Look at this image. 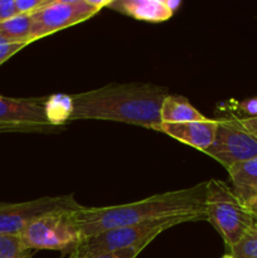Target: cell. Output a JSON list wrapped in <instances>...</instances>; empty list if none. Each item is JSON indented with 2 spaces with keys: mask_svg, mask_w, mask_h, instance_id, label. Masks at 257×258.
<instances>
[{
  "mask_svg": "<svg viewBox=\"0 0 257 258\" xmlns=\"http://www.w3.org/2000/svg\"><path fill=\"white\" fill-rule=\"evenodd\" d=\"M198 221L201 219L197 217H178V218L166 219V221L108 229V231L83 238L78 243V246L67 254V257L86 258L112 253V252L134 248V247H146L155 237L165 232L166 229L185 223V222Z\"/></svg>",
  "mask_w": 257,
  "mask_h": 258,
  "instance_id": "277c9868",
  "label": "cell"
},
{
  "mask_svg": "<svg viewBox=\"0 0 257 258\" xmlns=\"http://www.w3.org/2000/svg\"><path fill=\"white\" fill-rule=\"evenodd\" d=\"M24 47H27V44H23V43H12L9 40L4 39L3 37H0V66L7 62L14 54H17L18 52H20Z\"/></svg>",
  "mask_w": 257,
  "mask_h": 258,
  "instance_id": "ac0fdd59",
  "label": "cell"
},
{
  "mask_svg": "<svg viewBox=\"0 0 257 258\" xmlns=\"http://www.w3.org/2000/svg\"><path fill=\"white\" fill-rule=\"evenodd\" d=\"M239 110L248 116L247 118L257 117V97L242 101V102L239 103Z\"/></svg>",
  "mask_w": 257,
  "mask_h": 258,
  "instance_id": "7402d4cb",
  "label": "cell"
},
{
  "mask_svg": "<svg viewBox=\"0 0 257 258\" xmlns=\"http://www.w3.org/2000/svg\"><path fill=\"white\" fill-rule=\"evenodd\" d=\"M76 211L57 209L35 219L20 234L23 244L32 251L53 249L62 251L63 256H67L83 239Z\"/></svg>",
  "mask_w": 257,
  "mask_h": 258,
  "instance_id": "5b68a950",
  "label": "cell"
},
{
  "mask_svg": "<svg viewBox=\"0 0 257 258\" xmlns=\"http://www.w3.org/2000/svg\"><path fill=\"white\" fill-rule=\"evenodd\" d=\"M228 170L233 165L257 156V138L238 118L218 120L213 144L206 151Z\"/></svg>",
  "mask_w": 257,
  "mask_h": 258,
  "instance_id": "ba28073f",
  "label": "cell"
},
{
  "mask_svg": "<svg viewBox=\"0 0 257 258\" xmlns=\"http://www.w3.org/2000/svg\"><path fill=\"white\" fill-rule=\"evenodd\" d=\"M247 207H248L249 211H251L252 213H253L254 218H256V221H257V198L252 199V201L249 202V203H247Z\"/></svg>",
  "mask_w": 257,
  "mask_h": 258,
  "instance_id": "cb8c5ba5",
  "label": "cell"
},
{
  "mask_svg": "<svg viewBox=\"0 0 257 258\" xmlns=\"http://www.w3.org/2000/svg\"><path fill=\"white\" fill-rule=\"evenodd\" d=\"M229 251L234 258H257V222Z\"/></svg>",
  "mask_w": 257,
  "mask_h": 258,
  "instance_id": "2e32d148",
  "label": "cell"
},
{
  "mask_svg": "<svg viewBox=\"0 0 257 258\" xmlns=\"http://www.w3.org/2000/svg\"><path fill=\"white\" fill-rule=\"evenodd\" d=\"M242 123H243L244 127L257 138V117H252V118H243L241 120Z\"/></svg>",
  "mask_w": 257,
  "mask_h": 258,
  "instance_id": "603a6c76",
  "label": "cell"
},
{
  "mask_svg": "<svg viewBox=\"0 0 257 258\" xmlns=\"http://www.w3.org/2000/svg\"><path fill=\"white\" fill-rule=\"evenodd\" d=\"M207 181L180 189L155 194L139 202L110 207H81L75 212L83 238L120 227L138 226L150 222L166 221L178 217L206 216Z\"/></svg>",
  "mask_w": 257,
  "mask_h": 258,
  "instance_id": "6da1fadb",
  "label": "cell"
},
{
  "mask_svg": "<svg viewBox=\"0 0 257 258\" xmlns=\"http://www.w3.org/2000/svg\"><path fill=\"white\" fill-rule=\"evenodd\" d=\"M47 97H7L0 95V134L57 133L45 113Z\"/></svg>",
  "mask_w": 257,
  "mask_h": 258,
  "instance_id": "52a82bcc",
  "label": "cell"
},
{
  "mask_svg": "<svg viewBox=\"0 0 257 258\" xmlns=\"http://www.w3.org/2000/svg\"><path fill=\"white\" fill-rule=\"evenodd\" d=\"M32 32V14H18L7 22L0 23V37L12 43L29 44Z\"/></svg>",
  "mask_w": 257,
  "mask_h": 258,
  "instance_id": "5bb4252c",
  "label": "cell"
},
{
  "mask_svg": "<svg viewBox=\"0 0 257 258\" xmlns=\"http://www.w3.org/2000/svg\"><path fill=\"white\" fill-rule=\"evenodd\" d=\"M49 0H15L18 14H33L42 9Z\"/></svg>",
  "mask_w": 257,
  "mask_h": 258,
  "instance_id": "d6986e66",
  "label": "cell"
},
{
  "mask_svg": "<svg viewBox=\"0 0 257 258\" xmlns=\"http://www.w3.org/2000/svg\"><path fill=\"white\" fill-rule=\"evenodd\" d=\"M179 5L171 0H120L111 2L108 7L138 20L161 23L170 19Z\"/></svg>",
  "mask_w": 257,
  "mask_h": 258,
  "instance_id": "8fae6325",
  "label": "cell"
},
{
  "mask_svg": "<svg viewBox=\"0 0 257 258\" xmlns=\"http://www.w3.org/2000/svg\"><path fill=\"white\" fill-rule=\"evenodd\" d=\"M145 247H134V248L122 249V251L112 252V253H105V254H98V256L92 257H86V258H136L140 254V252ZM71 258V257H67Z\"/></svg>",
  "mask_w": 257,
  "mask_h": 258,
  "instance_id": "ffe728a7",
  "label": "cell"
},
{
  "mask_svg": "<svg viewBox=\"0 0 257 258\" xmlns=\"http://www.w3.org/2000/svg\"><path fill=\"white\" fill-rule=\"evenodd\" d=\"M34 251L23 244L20 236L0 234V258H32Z\"/></svg>",
  "mask_w": 257,
  "mask_h": 258,
  "instance_id": "e0dca14e",
  "label": "cell"
},
{
  "mask_svg": "<svg viewBox=\"0 0 257 258\" xmlns=\"http://www.w3.org/2000/svg\"><path fill=\"white\" fill-rule=\"evenodd\" d=\"M45 113L50 122L57 127H62L70 122L72 115V98L71 95H53L47 97Z\"/></svg>",
  "mask_w": 257,
  "mask_h": 258,
  "instance_id": "9a60e30c",
  "label": "cell"
},
{
  "mask_svg": "<svg viewBox=\"0 0 257 258\" xmlns=\"http://www.w3.org/2000/svg\"><path fill=\"white\" fill-rule=\"evenodd\" d=\"M111 2L91 0H49L42 9L32 14L29 43L88 20Z\"/></svg>",
  "mask_w": 257,
  "mask_h": 258,
  "instance_id": "8992f818",
  "label": "cell"
},
{
  "mask_svg": "<svg viewBox=\"0 0 257 258\" xmlns=\"http://www.w3.org/2000/svg\"><path fill=\"white\" fill-rule=\"evenodd\" d=\"M169 95L168 88L151 83H111L71 95L70 121H115L155 131L161 123V105Z\"/></svg>",
  "mask_w": 257,
  "mask_h": 258,
  "instance_id": "7a4b0ae2",
  "label": "cell"
},
{
  "mask_svg": "<svg viewBox=\"0 0 257 258\" xmlns=\"http://www.w3.org/2000/svg\"><path fill=\"white\" fill-rule=\"evenodd\" d=\"M206 216L228 248L257 222L247 204L233 193L232 188L217 179L207 181Z\"/></svg>",
  "mask_w": 257,
  "mask_h": 258,
  "instance_id": "3957f363",
  "label": "cell"
},
{
  "mask_svg": "<svg viewBox=\"0 0 257 258\" xmlns=\"http://www.w3.org/2000/svg\"><path fill=\"white\" fill-rule=\"evenodd\" d=\"M217 126H218V120L206 118L203 121H193V122H161L155 131L165 134L202 153H206L213 144Z\"/></svg>",
  "mask_w": 257,
  "mask_h": 258,
  "instance_id": "30bf717a",
  "label": "cell"
},
{
  "mask_svg": "<svg viewBox=\"0 0 257 258\" xmlns=\"http://www.w3.org/2000/svg\"><path fill=\"white\" fill-rule=\"evenodd\" d=\"M160 118L161 122L165 123H181L203 121L207 117H204L184 96L169 95L161 105Z\"/></svg>",
  "mask_w": 257,
  "mask_h": 258,
  "instance_id": "4fadbf2b",
  "label": "cell"
},
{
  "mask_svg": "<svg viewBox=\"0 0 257 258\" xmlns=\"http://www.w3.org/2000/svg\"><path fill=\"white\" fill-rule=\"evenodd\" d=\"M227 171L231 179L232 190L244 204L257 198V156L236 164Z\"/></svg>",
  "mask_w": 257,
  "mask_h": 258,
  "instance_id": "7c38bea8",
  "label": "cell"
},
{
  "mask_svg": "<svg viewBox=\"0 0 257 258\" xmlns=\"http://www.w3.org/2000/svg\"><path fill=\"white\" fill-rule=\"evenodd\" d=\"M18 15L15 0H0V23L7 22Z\"/></svg>",
  "mask_w": 257,
  "mask_h": 258,
  "instance_id": "44dd1931",
  "label": "cell"
},
{
  "mask_svg": "<svg viewBox=\"0 0 257 258\" xmlns=\"http://www.w3.org/2000/svg\"><path fill=\"white\" fill-rule=\"evenodd\" d=\"M222 258H234L233 256H232V254L231 253H227V254H224V256L223 257H222Z\"/></svg>",
  "mask_w": 257,
  "mask_h": 258,
  "instance_id": "d4e9b609",
  "label": "cell"
},
{
  "mask_svg": "<svg viewBox=\"0 0 257 258\" xmlns=\"http://www.w3.org/2000/svg\"><path fill=\"white\" fill-rule=\"evenodd\" d=\"M73 194L59 197H43L29 202L5 203L0 202V234L20 236L32 222L57 209H78Z\"/></svg>",
  "mask_w": 257,
  "mask_h": 258,
  "instance_id": "9c48e42d",
  "label": "cell"
}]
</instances>
